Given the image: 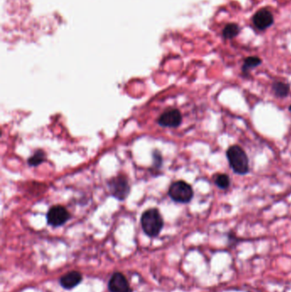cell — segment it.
<instances>
[{"label":"cell","instance_id":"obj_8","mask_svg":"<svg viewBox=\"0 0 291 292\" xmlns=\"http://www.w3.org/2000/svg\"><path fill=\"white\" fill-rule=\"evenodd\" d=\"M274 23V18L271 12L267 9L257 11L253 17V24L259 30L267 29Z\"/></svg>","mask_w":291,"mask_h":292},{"label":"cell","instance_id":"obj_7","mask_svg":"<svg viewBox=\"0 0 291 292\" xmlns=\"http://www.w3.org/2000/svg\"><path fill=\"white\" fill-rule=\"evenodd\" d=\"M108 288L110 292H132L126 276L120 272L113 273L109 279Z\"/></svg>","mask_w":291,"mask_h":292},{"label":"cell","instance_id":"obj_3","mask_svg":"<svg viewBox=\"0 0 291 292\" xmlns=\"http://www.w3.org/2000/svg\"><path fill=\"white\" fill-rule=\"evenodd\" d=\"M169 195L176 203H188L194 196V192L191 185L183 180L172 183L169 190Z\"/></svg>","mask_w":291,"mask_h":292},{"label":"cell","instance_id":"obj_16","mask_svg":"<svg viewBox=\"0 0 291 292\" xmlns=\"http://www.w3.org/2000/svg\"><path fill=\"white\" fill-rule=\"evenodd\" d=\"M289 110H290V111L291 112V106L289 107Z\"/></svg>","mask_w":291,"mask_h":292},{"label":"cell","instance_id":"obj_14","mask_svg":"<svg viewBox=\"0 0 291 292\" xmlns=\"http://www.w3.org/2000/svg\"><path fill=\"white\" fill-rule=\"evenodd\" d=\"M215 184L218 186L219 189L226 190L228 189L231 181L230 178L226 174L221 173V174H217L215 178Z\"/></svg>","mask_w":291,"mask_h":292},{"label":"cell","instance_id":"obj_2","mask_svg":"<svg viewBox=\"0 0 291 292\" xmlns=\"http://www.w3.org/2000/svg\"><path fill=\"white\" fill-rule=\"evenodd\" d=\"M229 164L234 173L245 175L249 171V163L247 154L239 146H232L226 151Z\"/></svg>","mask_w":291,"mask_h":292},{"label":"cell","instance_id":"obj_5","mask_svg":"<svg viewBox=\"0 0 291 292\" xmlns=\"http://www.w3.org/2000/svg\"><path fill=\"white\" fill-rule=\"evenodd\" d=\"M70 219V212L63 206H53L47 213V223L53 227L63 226Z\"/></svg>","mask_w":291,"mask_h":292},{"label":"cell","instance_id":"obj_13","mask_svg":"<svg viewBox=\"0 0 291 292\" xmlns=\"http://www.w3.org/2000/svg\"><path fill=\"white\" fill-rule=\"evenodd\" d=\"M46 154L43 150L41 149H38L35 152L33 153V156L29 157V159L27 161V163L30 167H37L40 165L41 163H43L46 161Z\"/></svg>","mask_w":291,"mask_h":292},{"label":"cell","instance_id":"obj_10","mask_svg":"<svg viewBox=\"0 0 291 292\" xmlns=\"http://www.w3.org/2000/svg\"><path fill=\"white\" fill-rule=\"evenodd\" d=\"M271 89L277 97L285 98L286 97L289 96L291 87L289 84L283 82V81H274L271 86Z\"/></svg>","mask_w":291,"mask_h":292},{"label":"cell","instance_id":"obj_15","mask_svg":"<svg viewBox=\"0 0 291 292\" xmlns=\"http://www.w3.org/2000/svg\"><path fill=\"white\" fill-rule=\"evenodd\" d=\"M153 156V165L155 168H161L162 164V156L161 153L158 150H154L152 154Z\"/></svg>","mask_w":291,"mask_h":292},{"label":"cell","instance_id":"obj_9","mask_svg":"<svg viewBox=\"0 0 291 292\" xmlns=\"http://www.w3.org/2000/svg\"><path fill=\"white\" fill-rule=\"evenodd\" d=\"M82 274L80 272L78 271H71L60 278V286L63 289L72 290L79 286L82 282Z\"/></svg>","mask_w":291,"mask_h":292},{"label":"cell","instance_id":"obj_11","mask_svg":"<svg viewBox=\"0 0 291 292\" xmlns=\"http://www.w3.org/2000/svg\"><path fill=\"white\" fill-rule=\"evenodd\" d=\"M262 61L258 57H248L244 60L243 65L242 67V72L245 75H248L250 70L262 64Z\"/></svg>","mask_w":291,"mask_h":292},{"label":"cell","instance_id":"obj_6","mask_svg":"<svg viewBox=\"0 0 291 292\" xmlns=\"http://www.w3.org/2000/svg\"><path fill=\"white\" fill-rule=\"evenodd\" d=\"M157 123L163 127L175 128L182 123V115L177 109H170L160 116Z\"/></svg>","mask_w":291,"mask_h":292},{"label":"cell","instance_id":"obj_12","mask_svg":"<svg viewBox=\"0 0 291 292\" xmlns=\"http://www.w3.org/2000/svg\"><path fill=\"white\" fill-rule=\"evenodd\" d=\"M239 33H240V27H239L238 24H229L223 29L222 34H223V37L225 39L232 40V39H234L235 37L238 36Z\"/></svg>","mask_w":291,"mask_h":292},{"label":"cell","instance_id":"obj_1","mask_svg":"<svg viewBox=\"0 0 291 292\" xmlns=\"http://www.w3.org/2000/svg\"><path fill=\"white\" fill-rule=\"evenodd\" d=\"M140 220L144 233L150 238L157 237L164 226L162 216L156 209H149L143 213Z\"/></svg>","mask_w":291,"mask_h":292},{"label":"cell","instance_id":"obj_4","mask_svg":"<svg viewBox=\"0 0 291 292\" xmlns=\"http://www.w3.org/2000/svg\"><path fill=\"white\" fill-rule=\"evenodd\" d=\"M109 193L116 199L123 201L126 199L130 193L128 180L125 176H117L108 182Z\"/></svg>","mask_w":291,"mask_h":292}]
</instances>
